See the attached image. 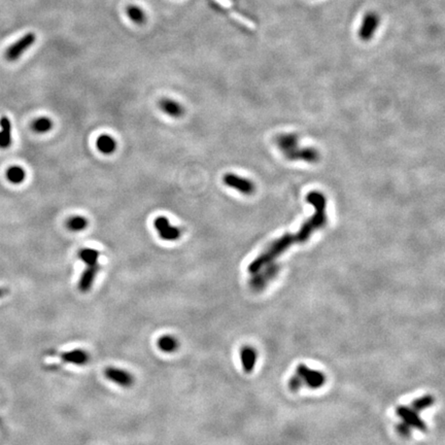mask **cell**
<instances>
[{"instance_id":"6da1fadb","label":"cell","mask_w":445,"mask_h":445,"mask_svg":"<svg viewBox=\"0 0 445 445\" xmlns=\"http://www.w3.org/2000/svg\"><path fill=\"white\" fill-rule=\"evenodd\" d=\"M306 199L307 202L311 203L315 208V215L303 224L301 229L296 234H288L278 239L266 252L257 257L249 266V272L252 275H256L262 268L272 263L292 245L307 242L308 238L313 235L316 230L324 227L327 222L325 196L320 192H312L307 195Z\"/></svg>"},{"instance_id":"7a4b0ae2","label":"cell","mask_w":445,"mask_h":445,"mask_svg":"<svg viewBox=\"0 0 445 445\" xmlns=\"http://www.w3.org/2000/svg\"><path fill=\"white\" fill-rule=\"evenodd\" d=\"M278 145L291 160H303L307 162H316L319 154L315 149H301L298 147V139L294 134H285L278 139Z\"/></svg>"},{"instance_id":"3957f363","label":"cell","mask_w":445,"mask_h":445,"mask_svg":"<svg viewBox=\"0 0 445 445\" xmlns=\"http://www.w3.org/2000/svg\"><path fill=\"white\" fill-rule=\"evenodd\" d=\"M37 36L33 32H28L22 37L20 40H18L15 44H13L8 50L6 51V59L10 62H14L18 60L23 53H25L34 43H36Z\"/></svg>"},{"instance_id":"277c9868","label":"cell","mask_w":445,"mask_h":445,"mask_svg":"<svg viewBox=\"0 0 445 445\" xmlns=\"http://www.w3.org/2000/svg\"><path fill=\"white\" fill-rule=\"evenodd\" d=\"M106 379L109 380L110 382L125 388V389H129L134 385L135 379L134 375L131 374L129 371L122 369V368H118V367H107L104 371Z\"/></svg>"},{"instance_id":"5b68a950","label":"cell","mask_w":445,"mask_h":445,"mask_svg":"<svg viewBox=\"0 0 445 445\" xmlns=\"http://www.w3.org/2000/svg\"><path fill=\"white\" fill-rule=\"evenodd\" d=\"M297 374L311 389H319L323 387L326 383V376L323 372L318 370H313L307 366L300 364L297 368Z\"/></svg>"},{"instance_id":"8992f818","label":"cell","mask_w":445,"mask_h":445,"mask_svg":"<svg viewBox=\"0 0 445 445\" xmlns=\"http://www.w3.org/2000/svg\"><path fill=\"white\" fill-rule=\"evenodd\" d=\"M154 226L163 241L175 242L178 241L182 235V231L177 227L171 226L168 219L165 217L157 218L154 221Z\"/></svg>"},{"instance_id":"52a82bcc","label":"cell","mask_w":445,"mask_h":445,"mask_svg":"<svg viewBox=\"0 0 445 445\" xmlns=\"http://www.w3.org/2000/svg\"><path fill=\"white\" fill-rule=\"evenodd\" d=\"M397 415L408 425L416 428L417 430L425 432L427 427L426 424L422 421V419L419 417L418 413L413 408H409L406 406H400L397 409Z\"/></svg>"},{"instance_id":"ba28073f","label":"cell","mask_w":445,"mask_h":445,"mask_svg":"<svg viewBox=\"0 0 445 445\" xmlns=\"http://www.w3.org/2000/svg\"><path fill=\"white\" fill-rule=\"evenodd\" d=\"M224 183L228 187L233 188V189L237 190L238 192H241V193L246 194V195H250V194L254 193V191H255V186L250 180L241 178V177L235 176L233 174L226 175L224 177Z\"/></svg>"},{"instance_id":"9c48e42d","label":"cell","mask_w":445,"mask_h":445,"mask_svg":"<svg viewBox=\"0 0 445 445\" xmlns=\"http://www.w3.org/2000/svg\"><path fill=\"white\" fill-rule=\"evenodd\" d=\"M99 263L93 266H87V268L82 272V276L79 281V290L82 293H88L95 282L97 273L100 270Z\"/></svg>"},{"instance_id":"30bf717a","label":"cell","mask_w":445,"mask_h":445,"mask_svg":"<svg viewBox=\"0 0 445 445\" xmlns=\"http://www.w3.org/2000/svg\"><path fill=\"white\" fill-rule=\"evenodd\" d=\"M60 357L64 362L73 364V365H77V366L87 365L88 362L90 361L89 353L86 352L85 350H81V349L61 353Z\"/></svg>"},{"instance_id":"8fae6325","label":"cell","mask_w":445,"mask_h":445,"mask_svg":"<svg viewBox=\"0 0 445 445\" xmlns=\"http://www.w3.org/2000/svg\"><path fill=\"white\" fill-rule=\"evenodd\" d=\"M160 109L167 115L173 118H181L185 114L184 108L177 101L168 98H164L160 101Z\"/></svg>"},{"instance_id":"7c38bea8","label":"cell","mask_w":445,"mask_h":445,"mask_svg":"<svg viewBox=\"0 0 445 445\" xmlns=\"http://www.w3.org/2000/svg\"><path fill=\"white\" fill-rule=\"evenodd\" d=\"M279 271V267L277 265H271L269 267L266 268L265 271L263 272H257L256 277L252 280V286L254 288H262L268 281H270L271 279L275 278L277 276V273Z\"/></svg>"},{"instance_id":"4fadbf2b","label":"cell","mask_w":445,"mask_h":445,"mask_svg":"<svg viewBox=\"0 0 445 445\" xmlns=\"http://www.w3.org/2000/svg\"><path fill=\"white\" fill-rule=\"evenodd\" d=\"M157 345L159 350L165 354H173L180 348L179 340L173 335H162L158 339Z\"/></svg>"},{"instance_id":"5bb4252c","label":"cell","mask_w":445,"mask_h":445,"mask_svg":"<svg viewBox=\"0 0 445 445\" xmlns=\"http://www.w3.org/2000/svg\"><path fill=\"white\" fill-rule=\"evenodd\" d=\"M0 148L7 149L12 145V124L9 118L3 117L0 119Z\"/></svg>"},{"instance_id":"9a60e30c","label":"cell","mask_w":445,"mask_h":445,"mask_svg":"<svg viewBox=\"0 0 445 445\" xmlns=\"http://www.w3.org/2000/svg\"><path fill=\"white\" fill-rule=\"evenodd\" d=\"M243 367L247 373H251L256 365L257 361V352L250 347H246L242 350L241 353Z\"/></svg>"},{"instance_id":"2e32d148","label":"cell","mask_w":445,"mask_h":445,"mask_svg":"<svg viewBox=\"0 0 445 445\" xmlns=\"http://www.w3.org/2000/svg\"><path fill=\"white\" fill-rule=\"evenodd\" d=\"M96 146L99 152L106 155L113 154L117 149L116 141L110 135H101L96 142Z\"/></svg>"},{"instance_id":"e0dca14e","label":"cell","mask_w":445,"mask_h":445,"mask_svg":"<svg viewBox=\"0 0 445 445\" xmlns=\"http://www.w3.org/2000/svg\"><path fill=\"white\" fill-rule=\"evenodd\" d=\"M79 259L87 266H93L98 264L100 253L92 249H82L78 254Z\"/></svg>"},{"instance_id":"ac0fdd59","label":"cell","mask_w":445,"mask_h":445,"mask_svg":"<svg viewBox=\"0 0 445 445\" xmlns=\"http://www.w3.org/2000/svg\"><path fill=\"white\" fill-rule=\"evenodd\" d=\"M7 178L12 184H21L26 178V174L23 168L19 166H13L8 169Z\"/></svg>"},{"instance_id":"d6986e66","label":"cell","mask_w":445,"mask_h":445,"mask_svg":"<svg viewBox=\"0 0 445 445\" xmlns=\"http://www.w3.org/2000/svg\"><path fill=\"white\" fill-rule=\"evenodd\" d=\"M127 15L136 24H143L146 21L144 11L136 6H129L127 8Z\"/></svg>"},{"instance_id":"ffe728a7","label":"cell","mask_w":445,"mask_h":445,"mask_svg":"<svg viewBox=\"0 0 445 445\" xmlns=\"http://www.w3.org/2000/svg\"><path fill=\"white\" fill-rule=\"evenodd\" d=\"M53 128V122L48 118H40L32 124V129L37 133H46Z\"/></svg>"},{"instance_id":"44dd1931","label":"cell","mask_w":445,"mask_h":445,"mask_svg":"<svg viewBox=\"0 0 445 445\" xmlns=\"http://www.w3.org/2000/svg\"><path fill=\"white\" fill-rule=\"evenodd\" d=\"M66 226L72 231H81L87 228L88 221L84 217H73L67 221Z\"/></svg>"},{"instance_id":"7402d4cb","label":"cell","mask_w":445,"mask_h":445,"mask_svg":"<svg viewBox=\"0 0 445 445\" xmlns=\"http://www.w3.org/2000/svg\"><path fill=\"white\" fill-rule=\"evenodd\" d=\"M434 401L435 400L432 396L427 395V396H424V397L419 398L416 401H414L412 403V407L414 410H416V412H421V410H424L428 407H431L434 404Z\"/></svg>"},{"instance_id":"603a6c76","label":"cell","mask_w":445,"mask_h":445,"mask_svg":"<svg viewBox=\"0 0 445 445\" xmlns=\"http://www.w3.org/2000/svg\"><path fill=\"white\" fill-rule=\"evenodd\" d=\"M302 385H303V382H302V380L299 378V376H294V378H292V379L290 380V382H289V387H290V389H291L292 391H294V392H297L298 390H300V388L302 387Z\"/></svg>"},{"instance_id":"cb8c5ba5","label":"cell","mask_w":445,"mask_h":445,"mask_svg":"<svg viewBox=\"0 0 445 445\" xmlns=\"http://www.w3.org/2000/svg\"><path fill=\"white\" fill-rule=\"evenodd\" d=\"M398 431H399V433H400L402 436H404V437H408V436L410 435V429L408 428L407 425L400 424V425L398 426Z\"/></svg>"},{"instance_id":"d4e9b609","label":"cell","mask_w":445,"mask_h":445,"mask_svg":"<svg viewBox=\"0 0 445 445\" xmlns=\"http://www.w3.org/2000/svg\"><path fill=\"white\" fill-rule=\"evenodd\" d=\"M9 293L8 289L6 288H0V298H3L5 295H7Z\"/></svg>"}]
</instances>
